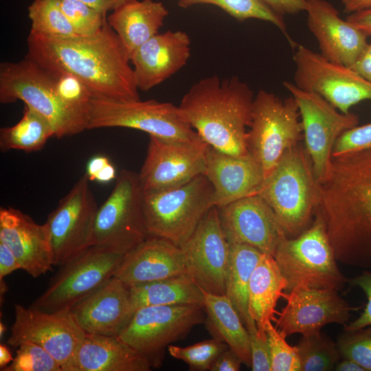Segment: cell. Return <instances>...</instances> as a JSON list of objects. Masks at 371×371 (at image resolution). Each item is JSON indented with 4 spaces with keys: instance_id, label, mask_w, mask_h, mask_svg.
Instances as JSON below:
<instances>
[{
    "instance_id": "9",
    "label": "cell",
    "mask_w": 371,
    "mask_h": 371,
    "mask_svg": "<svg viewBox=\"0 0 371 371\" xmlns=\"http://www.w3.org/2000/svg\"><path fill=\"white\" fill-rule=\"evenodd\" d=\"M148 236L139 175L123 169L111 194L98 207L92 245L126 254Z\"/></svg>"
},
{
    "instance_id": "50",
    "label": "cell",
    "mask_w": 371,
    "mask_h": 371,
    "mask_svg": "<svg viewBox=\"0 0 371 371\" xmlns=\"http://www.w3.org/2000/svg\"><path fill=\"white\" fill-rule=\"evenodd\" d=\"M351 68L371 82V43H368Z\"/></svg>"
},
{
    "instance_id": "18",
    "label": "cell",
    "mask_w": 371,
    "mask_h": 371,
    "mask_svg": "<svg viewBox=\"0 0 371 371\" xmlns=\"http://www.w3.org/2000/svg\"><path fill=\"white\" fill-rule=\"evenodd\" d=\"M188 274L203 291L225 295L230 245L222 229L218 209L213 206L181 247Z\"/></svg>"
},
{
    "instance_id": "31",
    "label": "cell",
    "mask_w": 371,
    "mask_h": 371,
    "mask_svg": "<svg viewBox=\"0 0 371 371\" xmlns=\"http://www.w3.org/2000/svg\"><path fill=\"white\" fill-rule=\"evenodd\" d=\"M133 311L148 306L194 304L204 307L201 288L186 273L129 287Z\"/></svg>"
},
{
    "instance_id": "26",
    "label": "cell",
    "mask_w": 371,
    "mask_h": 371,
    "mask_svg": "<svg viewBox=\"0 0 371 371\" xmlns=\"http://www.w3.org/2000/svg\"><path fill=\"white\" fill-rule=\"evenodd\" d=\"M183 273L182 248L167 239L148 236L124 255L113 276L129 288Z\"/></svg>"
},
{
    "instance_id": "43",
    "label": "cell",
    "mask_w": 371,
    "mask_h": 371,
    "mask_svg": "<svg viewBox=\"0 0 371 371\" xmlns=\"http://www.w3.org/2000/svg\"><path fill=\"white\" fill-rule=\"evenodd\" d=\"M371 146V123L356 126L342 133L335 143L333 155Z\"/></svg>"
},
{
    "instance_id": "45",
    "label": "cell",
    "mask_w": 371,
    "mask_h": 371,
    "mask_svg": "<svg viewBox=\"0 0 371 371\" xmlns=\"http://www.w3.org/2000/svg\"><path fill=\"white\" fill-rule=\"evenodd\" d=\"M253 371H271L270 349L266 333H249Z\"/></svg>"
},
{
    "instance_id": "49",
    "label": "cell",
    "mask_w": 371,
    "mask_h": 371,
    "mask_svg": "<svg viewBox=\"0 0 371 371\" xmlns=\"http://www.w3.org/2000/svg\"><path fill=\"white\" fill-rule=\"evenodd\" d=\"M346 19L368 36H371V8L350 13Z\"/></svg>"
},
{
    "instance_id": "56",
    "label": "cell",
    "mask_w": 371,
    "mask_h": 371,
    "mask_svg": "<svg viewBox=\"0 0 371 371\" xmlns=\"http://www.w3.org/2000/svg\"><path fill=\"white\" fill-rule=\"evenodd\" d=\"M14 359L9 348L4 344L0 345V368L2 370Z\"/></svg>"
},
{
    "instance_id": "35",
    "label": "cell",
    "mask_w": 371,
    "mask_h": 371,
    "mask_svg": "<svg viewBox=\"0 0 371 371\" xmlns=\"http://www.w3.org/2000/svg\"><path fill=\"white\" fill-rule=\"evenodd\" d=\"M301 371H330L341 359L337 346L320 331L302 335L297 345Z\"/></svg>"
},
{
    "instance_id": "23",
    "label": "cell",
    "mask_w": 371,
    "mask_h": 371,
    "mask_svg": "<svg viewBox=\"0 0 371 371\" xmlns=\"http://www.w3.org/2000/svg\"><path fill=\"white\" fill-rule=\"evenodd\" d=\"M85 333L118 336L132 318L129 289L113 276L70 308Z\"/></svg>"
},
{
    "instance_id": "34",
    "label": "cell",
    "mask_w": 371,
    "mask_h": 371,
    "mask_svg": "<svg viewBox=\"0 0 371 371\" xmlns=\"http://www.w3.org/2000/svg\"><path fill=\"white\" fill-rule=\"evenodd\" d=\"M201 3L217 5L238 21L257 19L270 22L284 33L293 47L297 45L287 33L282 15L262 0H179L178 3L182 8Z\"/></svg>"
},
{
    "instance_id": "33",
    "label": "cell",
    "mask_w": 371,
    "mask_h": 371,
    "mask_svg": "<svg viewBox=\"0 0 371 371\" xmlns=\"http://www.w3.org/2000/svg\"><path fill=\"white\" fill-rule=\"evenodd\" d=\"M52 137H54V133L49 124L25 104L20 121L12 126L0 129V149L2 152L10 150L37 151Z\"/></svg>"
},
{
    "instance_id": "39",
    "label": "cell",
    "mask_w": 371,
    "mask_h": 371,
    "mask_svg": "<svg viewBox=\"0 0 371 371\" xmlns=\"http://www.w3.org/2000/svg\"><path fill=\"white\" fill-rule=\"evenodd\" d=\"M59 3L77 35L95 34L107 21L106 14L79 0H59Z\"/></svg>"
},
{
    "instance_id": "57",
    "label": "cell",
    "mask_w": 371,
    "mask_h": 371,
    "mask_svg": "<svg viewBox=\"0 0 371 371\" xmlns=\"http://www.w3.org/2000/svg\"><path fill=\"white\" fill-rule=\"evenodd\" d=\"M6 328L5 325L3 323H0V337H2V336L4 335V333L5 332Z\"/></svg>"
},
{
    "instance_id": "4",
    "label": "cell",
    "mask_w": 371,
    "mask_h": 371,
    "mask_svg": "<svg viewBox=\"0 0 371 371\" xmlns=\"http://www.w3.org/2000/svg\"><path fill=\"white\" fill-rule=\"evenodd\" d=\"M272 209L288 238H296L312 224L319 186L312 162L300 143L287 149L258 192Z\"/></svg>"
},
{
    "instance_id": "42",
    "label": "cell",
    "mask_w": 371,
    "mask_h": 371,
    "mask_svg": "<svg viewBox=\"0 0 371 371\" xmlns=\"http://www.w3.org/2000/svg\"><path fill=\"white\" fill-rule=\"evenodd\" d=\"M271 371H301L297 346H290L280 330L269 321L266 324Z\"/></svg>"
},
{
    "instance_id": "24",
    "label": "cell",
    "mask_w": 371,
    "mask_h": 371,
    "mask_svg": "<svg viewBox=\"0 0 371 371\" xmlns=\"http://www.w3.org/2000/svg\"><path fill=\"white\" fill-rule=\"evenodd\" d=\"M190 56V40L181 30L157 34L131 55L137 87L148 91L184 67Z\"/></svg>"
},
{
    "instance_id": "17",
    "label": "cell",
    "mask_w": 371,
    "mask_h": 371,
    "mask_svg": "<svg viewBox=\"0 0 371 371\" xmlns=\"http://www.w3.org/2000/svg\"><path fill=\"white\" fill-rule=\"evenodd\" d=\"M207 146L201 137L178 140L149 135L146 155L138 173L144 192L171 189L204 175Z\"/></svg>"
},
{
    "instance_id": "16",
    "label": "cell",
    "mask_w": 371,
    "mask_h": 371,
    "mask_svg": "<svg viewBox=\"0 0 371 371\" xmlns=\"http://www.w3.org/2000/svg\"><path fill=\"white\" fill-rule=\"evenodd\" d=\"M14 315L10 346L34 342L45 349L63 371H74L76 355L86 333L69 309L47 312L15 304Z\"/></svg>"
},
{
    "instance_id": "40",
    "label": "cell",
    "mask_w": 371,
    "mask_h": 371,
    "mask_svg": "<svg viewBox=\"0 0 371 371\" xmlns=\"http://www.w3.org/2000/svg\"><path fill=\"white\" fill-rule=\"evenodd\" d=\"M3 371H63L57 361L43 347L29 341L18 346L16 355Z\"/></svg>"
},
{
    "instance_id": "37",
    "label": "cell",
    "mask_w": 371,
    "mask_h": 371,
    "mask_svg": "<svg viewBox=\"0 0 371 371\" xmlns=\"http://www.w3.org/2000/svg\"><path fill=\"white\" fill-rule=\"evenodd\" d=\"M228 348L225 343L213 337L186 347L170 344L168 350L172 357L187 363L190 370L206 371L210 370L219 355Z\"/></svg>"
},
{
    "instance_id": "44",
    "label": "cell",
    "mask_w": 371,
    "mask_h": 371,
    "mask_svg": "<svg viewBox=\"0 0 371 371\" xmlns=\"http://www.w3.org/2000/svg\"><path fill=\"white\" fill-rule=\"evenodd\" d=\"M348 283L350 286L359 287L367 297V304L359 317L344 326V330H354L371 325V271L363 270L349 280Z\"/></svg>"
},
{
    "instance_id": "1",
    "label": "cell",
    "mask_w": 371,
    "mask_h": 371,
    "mask_svg": "<svg viewBox=\"0 0 371 371\" xmlns=\"http://www.w3.org/2000/svg\"><path fill=\"white\" fill-rule=\"evenodd\" d=\"M317 211L337 261L371 271V146L333 155Z\"/></svg>"
},
{
    "instance_id": "2",
    "label": "cell",
    "mask_w": 371,
    "mask_h": 371,
    "mask_svg": "<svg viewBox=\"0 0 371 371\" xmlns=\"http://www.w3.org/2000/svg\"><path fill=\"white\" fill-rule=\"evenodd\" d=\"M27 43L26 57L47 69L74 75L93 97L140 100L128 54L108 21L91 36L64 38L30 32Z\"/></svg>"
},
{
    "instance_id": "12",
    "label": "cell",
    "mask_w": 371,
    "mask_h": 371,
    "mask_svg": "<svg viewBox=\"0 0 371 371\" xmlns=\"http://www.w3.org/2000/svg\"><path fill=\"white\" fill-rule=\"evenodd\" d=\"M125 254L105 247H89L60 266L30 307L47 312L70 309L112 278Z\"/></svg>"
},
{
    "instance_id": "5",
    "label": "cell",
    "mask_w": 371,
    "mask_h": 371,
    "mask_svg": "<svg viewBox=\"0 0 371 371\" xmlns=\"http://www.w3.org/2000/svg\"><path fill=\"white\" fill-rule=\"evenodd\" d=\"M17 100L44 117L57 138L87 129V117L69 107L56 94L52 72L26 56L0 64V102Z\"/></svg>"
},
{
    "instance_id": "38",
    "label": "cell",
    "mask_w": 371,
    "mask_h": 371,
    "mask_svg": "<svg viewBox=\"0 0 371 371\" xmlns=\"http://www.w3.org/2000/svg\"><path fill=\"white\" fill-rule=\"evenodd\" d=\"M49 71L52 74L55 91L60 99L69 107L88 118L93 98L89 88L78 78L69 72Z\"/></svg>"
},
{
    "instance_id": "6",
    "label": "cell",
    "mask_w": 371,
    "mask_h": 371,
    "mask_svg": "<svg viewBox=\"0 0 371 371\" xmlns=\"http://www.w3.org/2000/svg\"><path fill=\"white\" fill-rule=\"evenodd\" d=\"M273 257L287 281L286 291L302 286L340 291L348 280L340 271L324 220L315 212L311 226L296 238L284 234Z\"/></svg>"
},
{
    "instance_id": "30",
    "label": "cell",
    "mask_w": 371,
    "mask_h": 371,
    "mask_svg": "<svg viewBox=\"0 0 371 371\" xmlns=\"http://www.w3.org/2000/svg\"><path fill=\"white\" fill-rule=\"evenodd\" d=\"M203 292L207 316L205 322L208 330L214 338L225 343L234 351L243 363L251 367L249 333L234 305L225 295Z\"/></svg>"
},
{
    "instance_id": "20",
    "label": "cell",
    "mask_w": 371,
    "mask_h": 371,
    "mask_svg": "<svg viewBox=\"0 0 371 371\" xmlns=\"http://www.w3.org/2000/svg\"><path fill=\"white\" fill-rule=\"evenodd\" d=\"M218 209L229 243L247 244L273 256L285 234L272 209L259 194L243 197Z\"/></svg>"
},
{
    "instance_id": "52",
    "label": "cell",
    "mask_w": 371,
    "mask_h": 371,
    "mask_svg": "<svg viewBox=\"0 0 371 371\" xmlns=\"http://www.w3.org/2000/svg\"><path fill=\"white\" fill-rule=\"evenodd\" d=\"M106 14L129 0H79Z\"/></svg>"
},
{
    "instance_id": "11",
    "label": "cell",
    "mask_w": 371,
    "mask_h": 371,
    "mask_svg": "<svg viewBox=\"0 0 371 371\" xmlns=\"http://www.w3.org/2000/svg\"><path fill=\"white\" fill-rule=\"evenodd\" d=\"M204 307L194 304L148 306L137 309L118 337L159 368L166 348L205 322Z\"/></svg>"
},
{
    "instance_id": "32",
    "label": "cell",
    "mask_w": 371,
    "mask_h": 371,
    "mask_svg": "<svg viewBox=\"0 0 371 371\" xmlns=\"http://www.w3.org/2000/svg\"><path fill=\"white\" fill-rule=\"evenodd\" d=\"M230 258L226 279L225 295L229 298L249 333L257 330L248 311L249 285L251 274L263 254L243 243H229Z\"/></svg>"
},
{
    "instance_id": "14",
    "label": "cell",
    "mask_w": 371,
    "mask_h": 371,
    "mask_svg": "<svg viewBox=\"0 0 371 371\" xmlns=\"http://www.w3.org/2000/svg\"><path fill=\"white\" fill-rule=\"evenodd\" d=\"M294 84L315 92L344 113L353 105L371 100V82L352 68L332 62L302 45L295 47Z\"/></svg>"
},
{
    "instance_id": "46",
    "label": "cell",
    "mask_w": 371,
    "mask_h": 371,
    "mask_svg": "<svg viewBox=\"0 0 371 371\" xmlns=\"http://www.w3.org/2000/svg\"><path fill=\"white\" fill-rule=\"evenodd\" d=\"M243 363L239 356L229 348L222 352L212 364L210 371H238Z\"/></svg>"
},
{
    "instance_id": "54",
    "label": "cell",
    "mask_w": 371,
    "mask_h": 371,
    "mask_svg": "<svg viewBox=\"0 0 371 371\" xmlns=\"http://www.w3.org/2000/svg\"><path fill=\"white\" fill-rule=\"evenodd\" d=\"M344 11L348 14L371 8V0H342Z\"/></svg>"
},
{
    "instance_id": "48",
    "label": "cell",
    "mask_w": 371,
    "mask_h": 371,
    "mask_svg": "<svg viewBox=\"0 0 371 371\" xmlns=\"http://www.w3.org/2000/svg\"><path fill=\"white\" fill-rule=\"evenodd\" d=\"M17 269H21V267L16 257L4 243L0 242V280Z\"/></svg>"
},
{
    "instance_id": "53",
    "label": "cell",
    "mask_w": 371,
    "mask_h": 371,
    "mask_svg": "<svg viewBox=\"0 0 371 371\" xmlns=\"http://www.w3.org/2000/svg\"><path fill=\"white\" fill-rule=\"evenodd\" d=\"M116 178L115 168L110 161L97 174L94 181L100 183H107Z\"/></svg>"
},
{
    "instance_id": "55",
    "label": "cell",
    "mask_w": 371,
    "mask_h": 371,
    "mask_svg": "<svg viewBox=\"0 0 371 371\" xmlns=\"http://www.w3.org/2000/svg\"><path fill=\"white\" fill-rule=\"evenodd\" d=\"M334 370L337 371H365L363 367L353 360L343 359L336 366Z\"/></svg>"
},
{
    "instance_id": "29",
    "label": "cell",
    "mask_w": 371,
    "mask_h": 371,
    "mask_svg": "<svg viewBox=\"0 0 371 371\" xmlns=\"http://www.w3.org/2000/svg\"><path fill=\"white\" fill-rule=\"evenodd\" d=\"M287 286L274 257L263 253L249 285L248 311L258 332L266 333L267 322H275L278 300Z\"/></svg>"
},
{
    "instance_id": "15",
    "label": "cell",
    "mask_w": 371,
    "mask_h": 371,
    "mask_svg": "<svg viewBox=\"0 0 371 371\" xmlns=\"http://www.w3.org/2000/svg\"><path fill=\"white\" fill-rule=\"evenodd\" d=\"M86 175L81 177L49 213L45 223L54 266H62L89 247L98 206Z\"/></svg>"
},
{
    "instance_id": "25",
    "label": "cell",
    "mask_w": 371,
    "mask_h": 371,
    "mask_svg": "<svg viewBox=\"0 0 371 371\" xmlns=\"http://www.w3.org/2000/svg\"><path fill=\"white\" fill-rule=\"evenodd\" d=\"M205 157L204 175L212 185L213 205L218 208L258 194L263 185L262 168L250 153L235 156L208 145Z\"/></svg>"
},
{
    "instance_id": "28",
    "label": "cell",
    "mask_w": 371,
    "mask_h": 371,
    "mask_svg": "<svg viewBox=\"0 0 371 371\" xmlns=\"http://www.w3.org/2000/svg\"><path fill=\"white\" fill-rule=\"evenodd\" d=\"M168 11L161 2L129 0L107 16L129 58L142 44L158 34Z\"/></svg>"
},
{
    "instance_id": "19",
    "label": "cell",
    "mask_w": 371,
    "mask_h": 371,
    "mask_svg": "<svg viewBox=\"0 0 371 371\" xmlns=\"http://www.w3.org/2000/svg\"><path fill=\"white\" fill-rule=\"evenodd\" d=\"M334 289H316L298 286L282 297L286 306L277 313L276 326L284 336L306 335L320 331L331 323L347 324L352 307Z\"/></svg>"
},
{
    "instance_id": "8",
    "label": "cell",
    "mask_w": 371,
    "mask_h": 371,
    "mask_svg": "<svg viewBox=\"0 0 371 371\" xmlns=\"http://www.w3.org/2000/svg\"><path fill=\"white\" fill-rule=\"evenodd\" d=\"M303 126L293 96L281 99L260 90L254 97L247 148L261 166L265 179L274 170L284 152L303 139Z\"/></svg>"
},
{
    "instance_id": "22",
    "label": "cell",
    "mask_w": 371,
    "mask_h": 371,
    "mask_svg": "<svg viewBox=\"0 0 371 371\" xmlns=\"http://www.w3.org/2000/svg\"><path fill=\"white\" fill-rule=\"evenodd\" d=\"M0 242L13 253L21 269L33 278L52 270L53 251L45 224L39 225L21 210L0 208Z\"/></svg>"
},
{
    "instance_id": "10",
    "label": "cell",
    "mask_w": 371,
    "mask_h": 371,
    "mask_svg": "<svg viewBox=\"0 0 371 371\" xmlns=\"http://www.w3.org/2000/svg\"><path fill=\"white\" fill-rule=\"evenodd\" d=\"M110 127L133 128L169 139L200 138L184 119L179 106L172 103L93 97L87 129Z\"/></svg>"
},
{
    "instance_id": "41",
    "label": "cell",
    "mask_w": 371,
    "mask_h": 371,
    "mask_svg": "<svg viewBox=\"0 0 371 371\" xmlns=\"http://www.w3.org/2000/svg\"><path fill=\"white\" fill-rule=\"evenodd\" d=\"M337 346L341 359L353 360L365 371H371V325L345 330L338 338Z\"/></svg>"
},
{
    "instance_id": "47",
    "label": "cell",
    "mask_w": 371,
    "mask_h": 371,
    "mask_svg": "<svg viewBox=\"0 0 371 371\" xmlns=\"http://www.w3.org/2000/svg\"><path fill=\"white\" fill-rule=\"evenodd\" d=\"M279 14H294L305 11L306 0H262Z\"/></svg>"
},
{
    "instance_id": "21",
    "label": "cell",
    "mask_w": 371,
    "mask_h": 371,
    "mask_svg": "<svg viewBox=\"0 0 371 371\" xmlns=\"http://www.w3.org/2000/svg\"><path fill=\"white\" fill-rule=\"evenodd\" d=\"M307 26L326 59L351 67L368 45V36L339 16L325 0H306Z\"/></svg>"
},
{
    "instance_id": "7",
    "label": "cell",
    "mask_w": 371,
    "mask_h": 371,
    "mask_svg": "<svg viewBox=\"0 0 371 371\" xmlns=\"http://www.w3.org/2000/svg\"><path fill=\"white\" fill-rule=\"evenodd\" d=\"M212 183L201 175L180 186L144 192V208L149 236L181 247L214 206Z\"/></svg>"
},
{
    "instance_id": "27",
    "label": "cell",
    "mask_w": 371,
    "mask_h": 371,
    "mask_svg": "<svg viewBox=\"0 0 371 371\" xmlns=\"http://www.w3.org/2000/svg\"><path fill=\"white\" fill-rule=\"evenodd\" d=\"M148 361L118 336L86 333L74 371H149Z\"/></svg>"
},
{
    "instance_id": "3",
    "label": "cell",
    "mask_w": 371,
    "mask_h": 371,
    "mask_svg": "<svg viewBox=\"0 0 371 371\" xmlns=\"http://www.w3.org/2000/svg\"><path fill=\"white\" fill-rule=\"evenodd\" d=\"M254 96L236 76L221 80L213 76L192 85L179 109L186 122L209 146L225 153L243 156L247 128L251 121Z\"/></svg>"
},
{
    "instance_id": "36",
    "label": "cell",
    "mask_w": 371,
    "mask_h": 371,
    "mask_svg": "<svg viewBox=\"0 0 371 371\" xmlns=\"http://www.w3.org/2000/svg\"><path fill=\"white\" fill-rule=\"evenodd\" d=\"M27 10L30 32L54 37L77 36L60 8L59 0H34Z\"/></svg>"
},
{
    "instance_id": "51",
    "label": "cell",
    "mask_w": 371,
    "mask_h": 371,
    "mask_svg": "<svg viewBox=\"0 0 371 371\" xmlns=\"http://www.w3.org/2000/svg\"><path fill=\"white\" fill-rule=\"evenodd\" d=\"M109 162V159L102 155H97L91 157L87 163L85 172L89 180L94 181L97 174Z\"/></svg>"
},
{
    "instance_id": "13",
    "label": "cell",
    "mask_w": 371,
    "mask_h": 371,
    "mask_svg": "<svg viewBox=\"0 0 371 371\" xmlns=\"http://www.w3.org/2000/svg\"><path fill=\"white\" fill-rule=\"evenodd\" d=\"M284 87L295 99L300 113L305 148L318 183L330 170L335 142L345 131L359 124L357 115L339 111L320 95L303 90L293 82Z\"/></svg>"
}]
</instances>
